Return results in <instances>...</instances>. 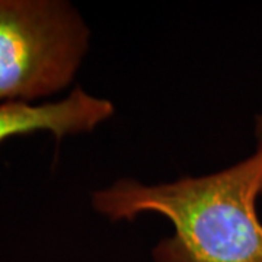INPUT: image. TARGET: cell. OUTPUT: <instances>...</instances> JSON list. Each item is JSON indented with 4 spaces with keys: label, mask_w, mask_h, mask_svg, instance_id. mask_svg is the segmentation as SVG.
<instances>
[{
    "label": "cell",
    "mask_w": 262,
    "mask_h": 262,
    "mask_svg": "<svg viewBox=\"0 0 262 262\" xmlns=\"http://www.w3.org/2000/svg\"><path fill=\"white\" fill-rule=\"evenodd\" d=\"M262 149L229 168L147 185L121 178L92 192L96 213L111 222L158 213L173 234L153 248V262H262Z\"/></svg>",
    "instance_id": "obj_1"
},
{
    "label": "cell",
    "mask_w": 262,
    "mask_h": 262,
    "mask_svg": "<svg viewBox=\"0 0 262 262\" xmlns=\"http://www.w3.org/2000/svg\"><path fill=\"white\" fill-rule=\"evenodd\" d=\"M91 29L64 0H0V103H37L73 83Z\"/></svg>",
    "instance_id": "obj_2"
},
{
    "label": "cell",
    "mask_w": 262,
    "mask_h": 262,
    "mask_svg": "<svg viewBox=\"0 0 262 262\" xmlns=\"http://www.w3.org/2000/svg\"><path fill=\"white\" fill-rule=\"evenodd\" d=\"M115 114L110 99L88 94L80 86L60 101L0 103V143L18 136L48 131L57 141L88 134Z\"/></svg>",
    "instance_id": "obj_3"
},
{
    "label": "cell",
    "mask_w": 262,
    "mask_h": 262,
    "mask_svg": "<svg viewBox=\"0 0 262 262\" xmlns=\"http://www.w3.org/2000/svg\"><path fill=\"white\" fill-rule=\"evenodd\" d=\"M255 137H256V149H262V111L255 118Z\"/></svg>",
    "instance_id": "obj_4"
}]
</instances>
